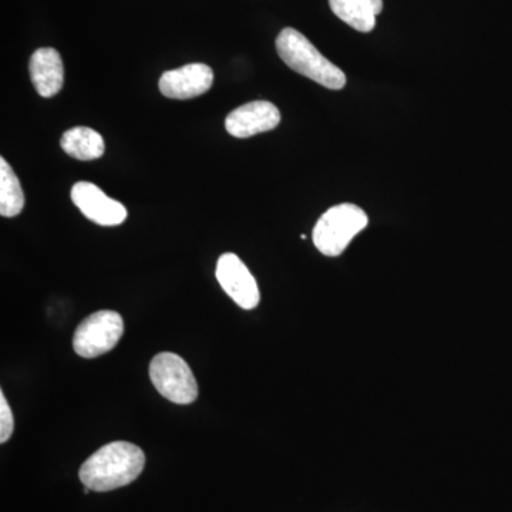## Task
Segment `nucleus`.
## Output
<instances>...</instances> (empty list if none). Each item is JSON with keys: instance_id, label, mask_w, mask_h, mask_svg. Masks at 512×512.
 <instances>
[{"instance_id": "obj_14", "label": "nucleus", "mask_w": 512, "mask_h": 512, "mask_svg": "<svg viewBox=\"0 0 512 512\" xmlns=\"http://www.w3.org/2000/svg\"><path fill=\"white\" fill-rule=\"evenodd\" d=\"M15 429V419L5 394L0 393V443H6L12 437Z\"/></svg>"}, {"instance_id": "obj_1", "label": "nucleus", "mask_w": 512, "mask_h": 512, "mask_svg": "<svg viewBox=\"0 0 512 512\" xmlns=\"http://www.w3.org/2000/svg\"><path fill=\"white\" fill-rule=\"evenodd\" d=\"M144 466L146 456L140 447L127 441H113L84 461L79 478L84 487L106 493L136 481Z\"/></svg>"}, {"instance_id": "obj_3", "label": "nucleus", "mask_w": 512, "mask_h": 512, "mask_svg": "<svg viewBox=\"0 0 512 512\" xmlns=\"http://www.w3.org/2000/svg\"><path fill=\"white\" fill-rule=\"evenodd\" d=\"M366 212L355 204H340L326 211L313 228V244L320 254H343L357 234L367 227Z\"/></svg>"}, {"instance_id": "obj_13", "label": "nucleus", "mask_w": 512, "mask_h": 512, "mask_svg": "<svg viewBox=\"0 0 512 512\" xmlns=\"http://www.w3.org/2000/svg\"><path fill=\"white\" fill-rule=\"evenodd\" d=\"M25 207V194L18 175L13 173L8 161L0 158V215L18 217Z\"/></svg>"}, {"instance_id": "obj_5", "label": "nucleus", "mask_w": 512, "mask_h": 512, "mask_svg": "<svg viewBox=\"0 0 512 512\" xmlns=\"http://www.w3.org/2000/svg\"><path fill=\"white\" fill-rule=\"evenodd\" d=\"M124 332L123 318L114 311H99L77 326L73 336V349L77 355L93 357L109 353L116 348Z\"/></svg>"}, {"instance_id": "obj_8", "label": "nucleus", "mask_w": 512, "mask_h": 512, "mask_svg": "<svg viewBox=\"0 0 512 512\" xmlns=\"http://www.w3.org/2000/svg\"><path fill=\"white\" fill-rule=\"evenodd\" d=\"M214 72L204 63H192L180 69L168 70L161 76L158 87L163 96L174 100H190L211 89Z\"/></svg>"}, {"instance_id": "obj_9", "label": "nucleus", "mask_w": 512, "mask_h": 512, "mask_svg": "<svg viewBox=\"0 0 512 512\" xmlns=\"http://www.w3.org/2000/svg\"><path fill=\"white\" fill-rule=\"evenodd\" d=\"M281 123V111L271 101H251L228 114L225 128L231 136L249 138L274 130Z\"/></svg>"}, {"instance_id": "obj_2", "label": "nucleus", "mask_w": 512, "mask_h": 512, "mask_svg": "<svg viewBox=\"0 0 512 512\" xmlns=\"http://www.w3.org/2000/svg\"><path fill=\"white\" fill-rule=\"evenodd\" d=\"M276 52L292 70L330 90L345 87L346 74L329 62L301 32L286 28L276 37Z\"/></svg>"}, {"instance_id": "obj_6", "label": "nucleus", "mask_w": 512, "mask_h": 512, "mask_svg": "<svg viewBox=\"0 0 512 512\" xmlns=\"http://www.w3.org/2000/svg\"><path fill=\"white\" fill-rule=\"evenodd\" d=\"M215 275L229 298L242 309L251 311L259 305L261 293H259L256 279L239 256L231 252L221 255Z\"/></svg>"}, {"instance_id": "obj_4", "label": "nucleus", "mask_w": 512, "mask_h": 512, "mask_svg": "<svg viewBox=\"0 0 512 512\" xmlns=\"http://www.w3.org/2000/svg\"><path fill=\"white\" fill-rule=\"evenodd\" d=\"M150 379L157 392L170 402L194 403L198 397V384L191 367L175 353H158L150 365Z\"/></svg>"}, {"instance_id": "obj_7", "label": "nucleus", "mask_w": 512, "mask_h": 512, "mask_svg": "<svg viewBox=\"0 0 512 512\" xmlns=\"http://www.w3.org/2000/svg\"><path fill=\"white\" fill-rule=\"evenodd\" d=\"M72 201L84 217L101 227H116L126 221V207L121 202L107 197L97 185L87 181L73 185Z\"/></svg>"}, {"instance_id": "obj_10", "label": "nucleus", "mask_w": 512, "mask_h": 512, "mask_svg": "<svg viewBox=\"0 0 512 512\" xmlns=\"http://www.w3.org/2000/svg\"><path fill=\"white\" fill-rule=\"evenodd\" d=\"M30 79L39 96H56L62 90L64 83L63 60L59 52L52 47H42L30 57Z\"/></svg>"}, {"instance_id": "obj_12", "label": "nucleus", "mask_w": 512, "mask_h": 512, "mask_svg": "<svg viewBox=\"0 0 512 512\" xmlns=\"http://www.w3.org/2000/svg\"><path fill=\"white\" fill-rule=\"evenodd\" d=\"M60 146L67 156L80 161L97 160L106 150L103 137L89 127H74L66 131L60 140Z\"/></svg>"}, {"instance_id": "obj_11", "label": "nucleus", "mask_w": 512, "mask_h": 512, "mask_svg": "<svg viewBox=\"0 0 512 512\" xmlns=\"http://www.w3.org/2000/svg\"><path fill=\"white\" fill-rule=\"evenodd\" d=\"M329 5L342 22L362 33L372 32L383 12V0H329Z\"/></svg>"}]
</instances>
